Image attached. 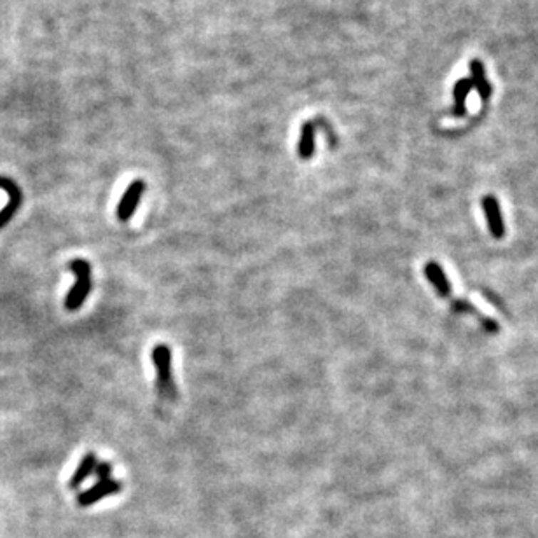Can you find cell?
Returning <instances> with one entry per match:
<instances>
[{
  "mask_svg": "<svg viewBox=\"0 0 538 538\" xmlns=\"http://www.w3.org/2000/svg\"><path fill=\"white\" fill-rule=\"evenodd\" d=\"M95 474L96 477H98V481H105V479H110V474H112V467L108 462H102L98 463L95 468Z\"/></svg>",
  "mask_w": 538,
  "mask_h": 538,
  "instance_id": "7c38bea8",
  "label": "cell"
},
{
  "mask_svg": "<svg viewBox=\"0 0 538 538\" xmlns=\"http://www.w3.org/2000/svg\"><path fill=\"white\" fill-rule=\"evenodd\" d=\"M315 125L313 123H306L303 126V131H301V140H299V147H297V152L303 160H309V157L315 154Z\"/></svg>",
  "mask_w": 538,
  "mask_h": 538,
  "instance_id": "8fae6325",
  "label": "cell"
},
{
  "mask_svg": "<svg viewBox=\"0 0 538 538\" xmlns=\"http://www.w3.org/2000/svg\"><path fill=\"white\" fill-rule=\"evenodd\" d=\"M121 491V482L115 481V479H105V481H98L95 486L90 487V490L83 491V493L77 497V503L81 507H90L93 503L103 500V498L110 497V495H115Z\"/></svg>",
  "mask_w": 538,
  "mask_h": 538,
  "instance_id": "277c9868",
  "label": "cell"
},
{
  "mask_svg": "<svg viewBox=\"0 0 538 538\" xmlns=\"http://www.w3.org/2000/svg\"><path fill=\"white\" fill-rule=\"evenodd\" d=\"M470 76L474 90L479 93V96H481L482 100H490L491 95H493V86H491V83L487 81L485 65H482L481 60L470 61Z\"/></svg>",
  "mask_w": 538,
  "mask_h": 538,
  "instance_id": "ba28073f",
  "label": "cell"
},
{
  "mask_svg": "<svg viewBox=\"0 0 538 538\" xmlns=\"http://www.w3.org/2000/svg\"><path fill=\"white\" fill-rule=\"evenodd\" d=\"M0 189H4V191L9 195V203H7L6 207L2 208V212H0V229H2L18 212L19 205H21V192H19V189L13 182L7 179H0Z\"/></svg>",
  "mask_w": 538,
  "mask_h": 538,
  "instance_id": "52a82bcc",
  "label": "cell"
},
{
  "mask_svg": "<svg viewBox=\"0 0 538 538\" xmlns=\"http://www.w3.org/2000/svg\"><path fill=\"white\" fill-rule=\"evenodd\" d=\"M96 465H98V462H96V455L95 452H86L84 455V458L81 460L79 467L76 468V472H73V475L71 477V482H68V486L72 487V490H77L81 485H83L84 481H86L90 475L95 474V468Z\"/></svg>",
  "mask_w": 538,
  "mask_h": 538,
  "instance_id": "30bf717a",
  "label": "cell"
},
{
  "mask_svg": "<svg viewBox=\"0 0 538 538\" xmlns=\"http://www.w3.org/2000/svg\"><path fill=\"white\" fill-rule=\"evenodd\" d=\"M71 269L76 274V285L65 297V308L68 311H77L91 292V264L84 259H76L71 262Z\"/></svg>",
  "mask_w": 538,
  "mask_h": 538,
  "instance_id": "6da1fadb",
  "label": "cell"
},
{
  "mask_svg": "<svg viewBox=\"0 0 538 538\" xmlns=\"http://www.w3.org/2000/svg\"><path fill=\"white\" fill-rule=\"evenodd\" d=\"M423 273H425V276H427V280L430 281L432 287L437 290V294H439V296L451 297L452 287H451V284H449V280L446 276V271L443 269V266H440L439 262L428 261L427 264H425Z\"/></svg>",
  "mask_w": 538,
  "mask_h": 538,
  "instance_id": "8992f818",
  "label": "cell"
},
{
  "mask_svg": "<svg viewBox=\"0 0 538 538\" xmlns=\"http://www.w3.org/2000/svg\"><path fill=\"white\" fill-rule=\"evenodd\" d=\"M482 210H485L487 229L493 238L500 239L505 236V224H503V217L500 210V203H498L497 196L487 195L482 197Z\"/></svg>",
  "mask_w": 538,
  "mask_h": 538,
  "instance_id": "5b68a950",
  "label": "cell"
},
{
  "mask_svg": "<svg viewBox=\"0 0 538 538\" xmlns=\"http://www.w3.org/2000/svg\"><path fill=\"white\" fill-rule=\"evenodd\" d=\"M145 191V182L142 180H135L128 185V189L123 195L121 201L118 205V219L121 222H128L137 210L138 203H140V197L144 195Z\"/></svg>",
  "mask_w": 538,
  "mask_h": 538,
  "instance_id": "3957f363",
  "label": "cell"
},
{
  "mask_svg": "<svg viewBox=\"0 0 538 538\" xmlns=\"http://www.w3.org/2000/svg\"><path fill=\"white\" fill-rule=\"evenodd\" d=\"M474 90V84L470 79H460L452 88V98H455V108H452V115L455 118H465L467 115V98L470 91Z\"/></svg>",
  "mask_w": 538,
  "mask_h": 538,
  "instance_id": "9c48e42d",
  "label": "cell"
},
{
  "mask_svg": "<svg viewBox=\"0 0 538 538\" xmlns=\"http://www.w3.org/2000/svg\"><path fill=\"white\" fill-rule=\"evenodd\" d=\"M156 369V379H157V390L166 398L175 397V383H173V371H172V350L166 344H156L152 348V355H150Z\"/></svg>",
  "mask_w": 538,
  "mask_h": 538,
  "instance_id": "7a4b0ae2",
  "label": "cell"
}]
</instances>
